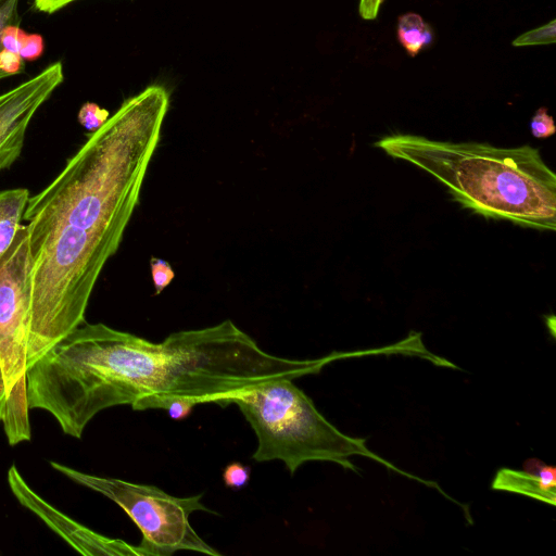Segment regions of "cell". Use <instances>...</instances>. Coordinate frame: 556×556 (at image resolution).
<instances>
[{
  "instance_id": "obj_8",
  "label": "cell",
  "mask_w": 556,
  "mask_h": 556,
  "mask_svg": "<svg viewBox=\"0 0 556 556\" xmlns=\"http://www.w3.org/2000/svg\"><path fill=\"white\" fill-rule=\"evenodd\" d=\"M11 491L20 503L40 517L54 532L84 555L140 556L137 545L119 539L103 536L63 515L24 481L18 470L12 465L8 471Z\"/></svg>"
},
{
  "instance_id": "obj_12",
  "label": "cell",
  "mask_w": 556,
  "mask_h": 556,
  "mask_svg": "<svg viewBox=\"0 0 556 556\" xmlns=\"http://www.w3.org/2000/svg\"><path fill=\"white\" fill-rule=\"evenodd\" d=\"M21 0H0V79L23 72L24 59L3 46V35L11 26H18Z\"/></svg>"
},
{
  "instance_id": "obj_11",
  "label": "cell",
  "mask_w": 556,
  "mask_h": 556,
  "mask_svg": "<svg viewBox=\"0 0 556 556\" xmlns=\"http://www.w3.org/2000/svg\"><path fill=\"white\" fill-rule=\"evenodd\" d=\"M28 199L29 191L25 188L0 191V257L14 240Z\"/></svg>"
},
{
  "instance_id": "obj_2",
  "label": "cell",
  "mask_w": 556,
  "mask_h": 556,
  "mask_svg": "<svg viewBox=\"0 0 556 556\" xmlns=\"http://www.w3.org/2000/svg\"><path fill=\"white\" fill-rule=\"evenodd\" d=\"M345 356H276L229 319L174 332L160 343L84 323L28 368V404L51 414L65 434L80 439L89 421L113 406L163 409L172 399H187L226 407L261 383L315 375Z\"/></svg>"
},
{
  "instance_id": "obj_7",
  "label": "cell",
  "mask_w": 556,
  "mask_h": 556,
  "mask_svg": "<svg viewBox=\"0 0 556 556\" xmlns=\"http://www.w3.org/2000/svg\"><path fill=\"white\" fill-rule=\"evenodd\" d=\"M63 79V65L55 62L0 94V170L20 156L31 118Z\"/></svg>"
},
{
  "instance_id": "obj_15",
  "label": "cell",
  "mask_w": 556,
  "mask_h": 556,
  "mask_svg": "<svg viewBox=\"0 0 556 556\" xmlns=\"http://www.w3.org/2000/svg\"><path fill=\"white\" fill-rule=\"evenodd\" d=\"M150 269L155 295H157L173 281L175 271L168 262L154 256L150 260Z\"/></svg>"
},
{
  "instance_id": "obj_13",
  "label": "cell",
  "mask_w": 556,
  "mask_h": 556,
  "mask_svg": "<svg viewBox=\"0 0 556 556\" xmlns=\"http://www.w3.org/2000/svg\"><path fill=\"white\" fill-rule=\"evenodd\" d=\"M397 40L410 56H416L431 45L433 31L417 13H405L399 17Z\"/></svg>"
},
{
  "instance_id": "obj_4",
  "label": "cell",
  "mask_w": 556,
  "mask_h": 556,
  "mask_svg": "<svg viewBox=\"0 0 556 556\" xmlns=\"http://www.w3.org/2000/svg\"><path fill=\"white\" fill-rule=\"evenodd\" d=\"M230 404L239 407L252 427L257 447L252 458L257 463L281 460L293 475L307 462H330L358 471L351 456L374 459L387 468L437 489L432 481L399 469L366 445V440L350 437L329 422L292 379L261 383L235 396Z\"/></svg>"
},
{
  "instance_id": "obj_20",
  "label": "cell",
  "mask_w": 556,
  "mask_h": 556,
  "mask_svg": "<svg viewBox=\"0 0 556 556\" xmlns=\"http://www.w3.org/2000/svg\"><path fill=\"white\" fill-rule=\"evenodd\" d=\"M42 49V38L39 35H27L26 42L22 50V58L26 60H34L41 54Z\"/></svg>"
},
{
  "instance_id": "obj_17",
  "label": "cell",
  "mask_w": 556,
  "mask_h": 556,
  "mask_svg": "<svg viewBox=\"0 0 556 556\" xmlns=\"http://www.w3.org/2000/svg\"><path fill=\"white\" fill-rule=\"evenodd\" d=\"M251 469L239 462L228 464L223 471V480L227 488L240 490L250 481Z\"/></svg>"
},
{
  "instance_id": "obj_22",
  "label": "cell",
  "mask_w": 556,
  "mask_h": 556,
  "mask_svg": "<svg viewBox=\"0 0 556 556\" xmlns=\"http://www.w3.org/2000/svg\"><path fill=\"white\" fill-rule=\"evenodd\" d=\"M78 0H34L39 12L52 14Z\"/></svg>"
},
{
  "instance_id": "obj_18",
  "label": "cell",
  "mask_w": 556,
  "mask_h": 556,
  "mask_svg": "<svg viewBox=\"0 0 556 556\" xmlns=\"http://www.w3.org/2000/svg\"><path fill=\"white\" fill-rule=\"evenodd\" d=\"M530 128L535 138H547L555 134V124L546 108L536 110L531 118Z\"/></svg>"
},
{
  "instance_id": "obj_10",
  "label": "cell",
  "mask_w": 556,
  "mask_h": 556,
  "mask_svg": "<svg viewBox=\"0 0 556 556\" xmlns=\"http://www.w3.org/2000/svg\"><path fill=\"white\" fill-rule=\"evenodd\" d=\"M26 376L9 391L0 368V421L11 445L30 440Z\"/></svg>"
},
{
  "instance_id": "obj_14",
  "label": "cell",
  "mask_w": 556,
  "mask_h": 556,
  "mask_svg": "<svg viewBox=\"0 0 556 556\" xmlns=\"http://www.w3.org/2000/svg\"><path fill=\"white\" fill-rule=\"evenodd\" d=\"M556 41V21L552 20L549 23L531 29L518 36L514 41V47L536 46V45H551Z\"/></svg>"
},
{
  "instance_id": "obj_19",
  "label": "cell",
  "mask_w": 556,
  "mask_h": 556,
  "mask_svg": "<svg viewBox=\"0 0 556 556\" xmlns=\"http://www.w3.org/2000/svg\"><path fill=\"white\" fill-rule=\"evenodd\" d=\"M195 405V402L187 399H172L164 404L163 409L170 418L180 420L187 418Z\"/></svg>"
},
{
  "instance_id": "obj_9",
  "label": "cell",
  "mask_w": 556,
  "mask_h": 556,
  "mask_svg": "<svg viewBox=\"0 0 556 556\" xmlns=\"http://www.w3.org/2000/svg\"><path fill=\"white\" fill-rule=\"evenodd\" d=\"M523 466L525 470L501 468L491 488L529 496L554 506L556 503L555 467L538 458L527 459Z\"/></svg>"
},
{
  "instance_id": "obj_21",
  "label": "cell",
  "mask_w": 556,
  "mask_h": 556,
  "mask_svg": "<svg viewBox=\"0 0 556 556\" xmlns=\"http://www.w3.org/2000/svg\"><path fill=\"white\" fill-rule=\"evenodd\" d=\"M384 0H359L358 13L365 21L375 20L378 16Z\"/></svg>"
},
{
  "instance_id": "obj_6",
  "label": "cell",
  "mask_w": 556,
  "mask_h": 556,
  "mask_svg": "<svg viewBox=\"0 0 556 556\" xmlns=\"http://www.w3.org/2000/svg\"><path fill=\"white\" fill-rule=\"evenodd\" d=\"M33 264L27 226L0 257V368L10 392L27 372Z\"/></svg>"
},
{
  "instance_id": "obj_3",
  "label": "cell",
  "mask_w": 556,
  "mask_h": 556,
  "mask_svg": "<svg viewBox=\"0 0 556 556\" xmlns=\"http://www.w3.org/2000/svg\"><path fill=\"white\" fill-rule=\"evenodd\" d=\"M375 147L426 170L475 213L540 230L556 229V176L538 149L404 134L381 138Z\"/></svg>"
},
{
  "instance_id": "obj_1",
  "label": "cell",
  "mask_w": 556,
  "mask_h": 556,
  "mask_svg": "<svg viewBox=\"0 0 556 556\" xmlns=\"http://www.w3.org/2000/svg\"><path fill=\"white\" fill-rule=\"evenodd\" d=\"M168 104L159 85L128 98L29 197L23 215L33 264L28 368L85 323L96 282L139 203Z\"/></svg>"
},
{
  "instance_id": "obj_16",
  "label": "cell",
  "mask_w": 556,
  "mask_h": 556,
  "mask_svg": "<svg viewBox=\"0 0 556 556\" xmlns=\"http://www.w3.org/2000/svg\"><path fill=\"white\" fill-rule=\"evenodd\" d=\"M109 116L108 110L90 102L85 103L78 112L79 123L91 132L102 126Z\"/></svg>"
},
{
  "instance_id": "obj_5",
  "label": "cell",
  "mask_w": 556,
  "mask_h": 556,
  "mask_svg": "<svg viewBox=\"0 0 556 556\" xmlns=\"http://www.w3.org/2000/svg\"><path fill=\"white\" fill-rule=\"evenodd\" d=\"M50 465L74 482L104 495L123 508L141 532L142 538L137 545L140 556H169L178 551L220 555L189 522L194 511L215 514L202 504L201 494L178 497L154 485L98 477L55 462Z\"/></svg>"
}]
</instances>
